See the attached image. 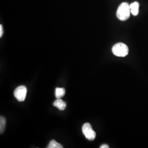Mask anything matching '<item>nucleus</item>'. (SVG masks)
<instances>
[{
  "label": "nucleus",
  "instance_id": "4",
  "mask_svg": "<svg viewBox=\"0 0 148 148\" xmlns=\"http://www.w3.org/2000/svg\"><path fill=\"white\" fill-rule=\"evenodd\" d=\"M27 93V88L24 86L18 87L14 92V95L16 99L19 101H25Z\"/></svg>",
  "mask_w": 148,
  "mask_h": 148
},
{
  "label": "nucleus",
  "instance_id": "7",
  "mask_svg": "<svg viewBox=\"0 0 148 148\" xmlns=\"http://www.w3.org/2000/svg\"><path fill=\"white\" fill-rule=\"evenodd\" d=\"M65 93V90L63 88H56L55 91V95L57 99L63 97Z\"/></svg>",
  "mask_w": 148,
  "mask_h": 148
},
{
  "label": "nucleus",
  "instance_id": "8",
  "mask_svg": "<svg viewBox=\"0 0 148 148\" xmlns=\"http://www.w3.org/2000/svg\"><path fill=\"white\" fill-rule=\"evenodd\" d=\"M47 148H63V147L59 143L57 142L56 140H52L50 141L48 145Z\"/></svg>",
  "mask_w": 148,
  "mask_h": 148
},
{
  "label": "nucleus",
  "instance_id": "9",
  "mask_svg": "<svg viewBox=\"0 0 148 148\" xmlns=\"http://www.w3.org/2000/svg\"><path fill=\"white\" fill-rule=\"evenodd\" d=\"M5 123L6 120L3 116L0 117V132L1 134L3 133L5 130Z\"/></svg>",
  "mask_w": 148,
  "mask_h": 148
},
{
  "label": "nucleus",
  "instance_id": "5",
  "mask_svg": "<svg viewBox=\"0 0 148 148\" xmlns=\"http://www.w3.org/2000/svg\"><path fill=\"white\" fill-rule=\"evenodd\" d=\"M53 106L57 108L59 110L61 111H63L66 107V104L65 101H64L63 100H62L60 98V99H57V100L54 101L53 104Z\"/></svg>",
  "mask_w": 148,
  "mask_h": 148
},
{
  "label": "nucleus",
  "instance_id": "6",
  "mask_svg": "<svg viewBox=\"0 0 148 148\" xmlns=\"http://www.w3.org/2000/svg\"><path fill=\"white\" fill-rule=\"evenodd\" d=\"M139 5L137 2H134L130 5L131 12L133 16H137L139 12Z\"/></svg>",
  "mask_w": 148,
  "mask_h": 148
},
{
  "label": "nucleus",
  "instance_id": "1",
  "mask_svg": "<svg viewBox=\"0 0 148 148\" xmlns=\"http://www.w3.org/2000/svg\"><path fill=\"white\" fill-rule=\"evenodd\" d=\"M130 5L126 2H123L119 5L116 12L117 17L122 21L127 20L131 14Z\"/></svg>",
  "mask_w": 148,
  "mask_h": 148
},
{
  "label": "nucleus",
  "instance_id": "10",
  "mask_svg": "<svg viewBox=\"0 0 148 148\" xmlns=\"http://www.w3.org/2000/svg\"><path fill=\"white\" fill-rule=\"evenodd\" d=\"M3 27H2V25H0V37H1L2 36V35H3Z\"/></svg>",
  "mask_w": 148,
  "mask_h": 148
},
{
  "label": "nucleus",
  "instance_id": "11",
  "mask_svg": "<svg viewBox=\"0 0 148 148\" xmlns=\"http://www.w3.org/2000/svg\"><path fill=\"white\" fill-rule=\"evenodd\" d=\"M100 148H109V147L108 145H106V144H103V145H102L100 147Z\"/></svg>",
  "mask_w": 148,
  "mask_h": 148
},
{
  "label": "nucleus",
  "instance_id": "2",
  "mask_svg": "<svg viewBox=\"0 0 148 148\" xmlns=\"http://www.w3.org/2000/svg\"><path fill=\"white\" fill-rule=\"evenodd\" d=\"M112 52L117 57H124L128 53V48L123 43H117L112 47Z\"/></svg>",
  "mask_w": 148,
  "mask_h": 148
},
{
  "label": "nucleus",
  "instance_id": "3",
  "mask_svg": "<svg viewBox=\"0 0 148 148\" xmlns=\"http://www.w3.org/2000/svg\"><path fill=\"white\" fill-rule=\"evenodd\" d=\"M82 132L85 137L90 141H92L95 139L96 134L93 131L92 126L89 123H85L82 126Z\"/></svg>",
  "mask_w": 148,
  "mask_h": 148
}]
</instances>
